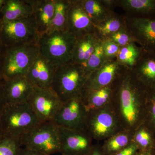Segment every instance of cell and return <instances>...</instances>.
I'll return each mask as SVG.
<instances>
[{
	"label": "cell",
	"mask_w": 155,
	"mask_h": 155,
	"mask_svg": "<svg viewBox=\"0 0 155 155\" xmlns=\"http://www.w3.org/2000/svg\"><path fill=\"white\" fill-rule=\"evenodd\" d=\"M111 85V104L123 129L133 132L143 123L148 89L127 68Z\"/></svg>",
	"instance_id": "cell-1"
},
{
	"label": "cell",
	"mask_w": 155,
	"mask_h": 155,
	"mask_svg": "<svg viewBox=\"0 0 155 155\" xmlns=\"http://www.w3.org/2000/svg\"><path fill=\"white\" fill-rule=\"evenodd\" d=\"M40 122L27 102L5 104L1 119L2 137L20 140Z\"/></svg>",
	"instance_id": "cell-2"
},
{
	"label": "cell",
	"mask_w": 155,
	"mask_h": 155,
	"mask_svg": "<svg viewBox=\"0 0 155 155\" xmlns=\"http://www.w3.org/2000/svg\"><path fill=\"white\" fill-rule=\"evenodd\" d=\"M87 78L83 67L68 62L56 67L51 88L64 103L81 95Z\"/></svg>",
	"instance_id": "cell-3"
},
{
	"label": "cell",
	"mask_w": 155,
	"mask_h": 155,
	"mask_svg": "<svg viewBox=\"0 0 155 155\" xmlns=\"http://www.w3.org/2000/svg\"><path fill=\"white\" fill-rule=\"evenodd\" d=\"M76 39L67 30L46 32L39 36L40 54L56 66L70 62Z\"/></svg>",
	"instance_id": "cell-4"
},
{
	"label": "cell",
	"mask_w": 155,
	"mask_h": 155,
	"mask_svg": "<svg viewBox=\"0 0 155 155\" xmlns=\"http://www.w3.org/2000/svg\"><path fill=\"white\" fill-rule=\"evenodd\" d=\"M39 54L38 43L6 48L2 69L3 79L25 76Z\"/></svg>",
	"instance_id": "cell-5"
},
{
	"label": "cell",
	"mask_w": 155,
	"mask_h": 155,
	"mask_svg": "<svg viewBox=\"0 0 155 155\" xmlns=\"http://www.w3.org/2000/svg\"><path fill=\"white\" fill-rule=\"evenodd\" d=\"M26 148L45 155L61 152L59 127L52 121L41 122L20 139Z\"/></svg>",
	"instance_id": "cell-6"
},
{
	"label": "cell",
	"mask_w": 155,
	"mask_h": 155,
	"mask_svg": "<svg viewBox=\"0 0 155 155\" xmlns=\"http://www.w3.org/2000/svg\"><path fill=\"white\" fill-rule=\"evenodd\" d=\"M86 129L94 140L104 141L124 130L111 104L89 111Z\"/></svg>",
	"instance_id": "cell-7"
},
{
	"label": "cell",
	"mask_w": 155,
	"mask_h": 155,
	"mask_svg": "<svg viewBox=\"0 0 155 155\" xmlns=\"http://www.w3.org/2000/svg\"><path fill=\"white\" fill-rule=\"evenodd\" d=\"M0 38L6 48L38 43L39 35L33 15L0 23Z\"/></svg>",
	"instance_id": "cell-8"
},
{
	"label": "cell",
	"mask_w": 155,
	"mask_h": 155,
	"mask_svg": "<svg viewBox=\"0 0 155 155\" xmlns=\"http://www.w3.org/2000/svg\"><path fill=\"white\" fill-rule=\"evenodd\" d=\"M27 102L40 122L52 121L63 104L51 88L35 86Z\"/></svg>",
	"instance_id": "cell-9"
},
{
	"label": "cell",
	"mask_w": 155,
	"mask_h": 155,
	"mask_svg": "<svg viewBox=\"0 0 155 155\" xmlns=\"http://www.w3.org/2000/svg\"><path fill=\"white\" fill-rule=\"evenodd\" d=\"M87 112L80 96L63 103L52 122L58 127L87 130Z\"/></svg>",
	"instance_id": "cell-10"
},
{
	"label": "cell",
	"mask_w": 155,
	"mask_h": 155,
	"mask_svg": "<svg viewBox=\"0 0 155 155\" xmlns=\"http://www.w3.org/2000/svg\"><path fill=\"white\" fill-rule=\"evenodd\" d=\"M61 152L66 155H88L94 144L87 130H76L59 127Z\"/></svg>",
	"instance_id": "cell-11"
},
{
	"label": "cell",
	"mask_w": 155,
	"mask_h": 155,
	"mask_svg": "<svg viewBox=\"0 0 155 155\" xmlns=\"http://www.w3.org/2000/svg\"><path fill=\"white\" fill-rule=\"evenodd\" d=\"M126 29L143 49L155 54V19L126 16Z\"/></svg>",
	"instance_id": "cell-12"
},
{
	"label": "cell",
	"mask_w": 155,
	"mask_h": 155,
	"mask_svg": "<svg viewBox=\"0 0 155 155\" xmlns=\"http://www.w3.org/2000/svg\"><path fill=\"white\" fill-rule=\"evenodd\" d=\"M125 68L116 58L106 59L99 68L89 75L82 92L97 90L111 85Z\"/></svg>",
	"instance_id": "cell-13"
},
{
	"label": "cell",
	"mask_w": 155,
	"mask_h": 155,
	"mask_svg": "<svg viewBox=\"0 0 155 155\" xmlns=\"http://www.w3.org/2000/svg\"><path fill=\"white\" fill-rule=\"evenodd\" d=\"M66 30L76 38L94 32V25L84 8L81 0H70Z\"/></svg>",
	"instance_id": "cell-14"
},
{
	"label": "cell",
	"mask_w": 155,
	"mask_h": 155,
	"mask_svg": "<svg viewBox=\"0 0 155 155\" xmlns=\"http://www.w3.org/2000/svg\"><path fill=\"white\" fill-rule=\"evenodd\" d=\"M34 87V85L26 76L3 79L4 96L6 104L27 102Z\"/></svg>",
	"instance_id": "cell-15"
},
{
	"label": "cell",
	"mask_w": 155,
	"mask_h": 155,
	"mask_svg": "<svg viewBox=\"0 0 155 155\" xmlns=\"http://www.w3.org/2000/svg\"><path fill=\"white\" fill-rule=\"evenodd\" d=\"M56 67L40 54L25 76L34 86L43 88H51Z\"/></svg>",
	"instance_id": "cell-16"
},
{
	"label": "cell",
	"mask_w": 155,
	"mask_h": 155,
	"mask_svg": "<svg viewBox=\"0 0 155 155\" xmlns=\"http://www.w3.org/2000/svg\"><path fill=\"white\" fill-rule=\"evenodd\" d=\"M137 78L148 90H155V54L143 49L132 69Z\"/></svg>",
	"instance_id": "cell-17"
},
{
	"label": "cell",
	"mask_w": 155,
	"mask_h": 155,
	"mask_svg": "<svg viewBox=\"0 0 155 155\" xmlns=\"http://www.w3.org/2000/svg\"><path fill=\"white\" fill-rule=\"evenodd\" d=\"M33 10L39 36L46 33L51 25L54 12V0H28Z\"/></svg>",
	"instance_id": "cell-18"
},
{
	"label": "cell",
	"mask_w": 155,
	"mask_h": 155,
	"mask_svg": "<svg viewBox=\"0 0 155 155\" xmlns=\"http://www.w3.org/2000/svg\"><path fill=\"white\" fill-rule=\"evenodd\" d=\"M114 5L127 17L155 19V0H115Z\"/></svg>",
	"instance_id": "cell-19"
},
{
	"label": "cell",
	"mask_w": 155,
	"mask_h": 155,
	"mask_svg": "<svg viewBox=\"0 0 155 155\" xmlns=\"http://www.w3.org/2000/svg\"><path fill=\"white\" fill-rule=\"evenodd\" d=\"M99 40L94 32L77 38L70 62L84 67L93 53Z\"/></svg>",
	"instance_id": "cell-20"
},
{
	"label": "cell",
	"mask_w": 155,
	"mask_h": 155,
	"mask_svg": "<svg viewBox=\"0 0 155 155\" xmlns=\"http://www.w3.org/2000/svg\"><path fill=\"white\" fill-rule=\"evenodd\" d=\"M0 23L11 22L33 15L28 0H6L1 13Z\"/></svg>",
	"instance_id": "cell-21"
},
{
	"label": "cell",
	"mask_w": 155,
	"mask_h": 155,
	"mask_svg": "<svg viewBox=\"0 0 155 155\" xmlns=\"http://www.w3.org/2000/svg\"><path fill=\"white\" fill-rule=\"evenodd\" d=\"M113 95L112 85L89 92H84L81 95L87 112L111 104Z\"/></svg>",
	"instance_id": "cell-22"
},
{
	"label": "cell",
	"mask_w": 155,
	"mask_h": 155,
	"mask_svg": "<svg viewBox=\"0 0 155 155\" xmlns=\"http://www.w3.org/2000/svg\"><path fill=\"white\" fill-rule=\"evenodd\" d=\"M126 29V16L114 13L110 17L94 25V33L97 38L104 41L114 33Z\"/></svg>",
	"instance_id": "cell-23"
},
{
	"label": "cell",
	"mask_w": 155,
	"mask_h": 155,
	"mask_svg": "<svg viewBox=\"0 0 155 155\" xmlns=\"http://www.w3.org/2000/svg\"><path fill=\"white\" fill-rule=\"evenodd\" d=\"M84 8L94 26L114 14L104 0H81Z\"/></svg>",
	"instance_id": "cell-24"
},
{
	"label": "cell",
	"mask_w": 155,
	"mask_h": 155,
	"mask_svg": "<svg viewBox=\"0 0 155 155\" xmlns=\"http://www.w3.org/2000/svg\"><path fill=\"white\" fill-rule=\"evenodd\" d=\"M133 132L121 130L104 141L101 148L104 155H113L125 149L131 143Z\"/></svg>",
	"instance_id": "cell-25"
},
{
	"label": "cell",
	"mask_w": 155,
	"mask_h": 155,
	"mask_svg": "<svg viewBox=\"0 0 155 155\" xmlns=\"http://www.w3.org/2000/svg\"><path fill=\"white\" fill-rule=\"evenodd\" d=\"M142 48L136 43L120 48L116 58L119 64L127 69L132 70L141 55Z\"/></svg>",
	"instance_id": "cell-26"
},
{
	"label": "cell",
	"mask_w": 155,
	"mask_h": 155,
	"mask_svg": "<svg viewBox=\"0 0 155 155\" xmlns=\"http://www.w3.org/2000/svg\"><path fill=\"white\" fill-rule=\"evenodd\" d=\"M131 142L142 151H153L155 146L154 137L143 123L133 131Z\"/></svg>",
	"instance_id": "cell-27"
},
{
	"label": "cell",
	"mask_w": 155,
	"mask_h": 155,
	"mask_svg": "<svg viewBox=\"0 0 155 155\" xmlns=\"http://www.w3.org/2000/svg\"><path fill=\"white\" fill-rule=\"evenodd\" d=\"M70 0H54V12L49 31L66 30Z\"/></svg>",
	"instance_id": "cell-28"
},
{
	"label": "cell",
	"mask_w": 155,
	"mask_h": 155,
	"mask_svg": "<svg viewBox=\"0 0 155 155\" xmlns=\"http://www.w3.org/2000/svg\"><path fill=\"white\" fill-rule=\"evenodd\" d=\"M106 59L103 49L102 41L99 40L93 53L84 67L88 77L92 72L99 68Z\"/></svg>",
	"instance_id": "cell-29"
},
{
	"label": "cell",
	"mask_w": 155,
	"mask_h": 155,
	"mask_svg": "<svg viewBox=\"0 0 155 155\" xmlns=\"http://www.w3.org/2000/svg\"><path fill=\"white\" fill-rule=\"evenodd\" d=\"M143 124L150 130L155 138V90H148Z\"/></svg>",
	"instance_id": "cell-30"
},
{
	"label": "cell",
	"mask_w": 155,
	"mask_h": 155,
	"mask_svg": "<svg viewBox=\"0 0 155 155\" xmlns=\"http://www.w3.org/2000/svg\"><path fill=\"white\" fill-rule=\"evenodd\" d=\"M21 146L19 140L2 137L0 139V155H19Z\"/></svg>",
	"instance_id": "cell-31"
},
{
	"label": "cell",
	"mask_w": 155,
	"mask_h": 155,
	"mask_svg": "<svg viewBox=\"0 0 155 155\" xmlns=\"http://www.w3.org/2000/svg\"><path fill=\"white\" fill-rule=\"evenodd\" d=\"M106 40L113 42L120 47L125 46L132 43H136L135 39L127 29L120 31L114 33L109 37Z\"/></svg>",
	"instance_id": "cell-32"
},
{
	"label": "cell",
	"mask_w": 155,
	"mask_h": 155,
	"mask_svg": "<svg viewBox=\"0 0 155 155\" xmlns=\"http://www.w3.org/2000/svg\"><path fill=\"white\" fill-rule=\"evenodd\" d=\"M103 48L106 59L116 58L120 47L113 42L106 40L102 41Z\"/></svg>",
	"instance_id": "cell-33"
},
{
	"label": "cell",
	"mask_w": 155,
	"mask_h": 155,
	"mask_svg": "<svg viewBox=\"0 0 155 155\" xmlns=\"http://www.w3.org/2000/svg\"><path fill=\"white\" fill-rule=\"evenodd\" d=\"M139 151L137 146L131 142L125 149L113 155H136Z\"/></svg>",
	"instance_id": "cell-34"
},
{
	"label": "cell",
	"mask_w": 155,
	"mask_h": 155,
	"mask_svg": "<svg viewBox=\"0 0 155 155\" xmlns=\"http://www.w3.org/2000/svg\"><path fill=\"white\" fill-rule=\"evenodd\" d=\"M5 104L4 96V90H3V79L0 78V139L2 137L1 124V116L2 113L3 108Z\"/></svg>",
	"instance_id": "cell-35"
},
{
	"label": "cell",
	"mask_w": 155,
	"mask_h": 155,
	"mask_svg": "<svg viewBox=\"0 0 155 155\" xmlns=\"http://www.w3.org/2000/svg\"><path fill=\"white\" fill-rule=\"evenodd\" d=\"M6 49L5 47L3 45L0 38V78H2V69L3 61H4Z\"/></svg>",
	"instance_id": "cell-36"
},
{
	"label": "cell",
	"mask_w": 155,
	"mask_h": 155,
	"mask_svg": "<svg viewBox=\"0 0 155 155\" xmlns=\"http://www.w3.org/2000/svg\"><path fill=\"white\" fill-rule=\"evenodd\" d=\"M88 155H104L102 150L101 145L99 144L94 145L91 151Z\"/></svg>",
	"instance_id": "cell-37"
},
{
	"label": "cell",
	"mask_w": 155,
	"mask_h": 155,
	"mask_svg": "<svg viewBox=\"0 0 155 155\" xmlns=\"http://www.w3.org/2000/svg\"><path fill=\"white\" fill-rule=\"evenodd\" d=\"M19 155H45L38 152L32 150L28 149L25 148L21 149Z\"/></svg>",
	"instance_id": "cell-38"
},
{
	"label": "cell",
	"mask_w": 155,
	"mask_h": 155,
	"mask_svg": "<svg viewBox=\"0 0 155 155\" xmlns=\"http://www.w3.org/2000/svg\"><path fill=\"white\" fill-rule=\"evenodd\" d=\"M136 155H154V154L153 151H139Z\"/></svg>",
	"instance_id": "cell-39"
},
{
	"label": "cell",
	"mask_w": 155,
	"mask_h": 155,
	"mask_svg": "<svg viewBox=\"0 0 155 155\" xmlns=\"http://www.w3.org/2000/svg\"><path fill=\"white\" fill-rule=\"evenodd\" d=\"M5 2L6 0H0V14L2 13Z\"/></svg>",
	"instance_id": "cell-40"
},
{
	"label": "cell",
	"mask_w": 155,
	"mask_h": 155,
	"mask_svg": "<svg viewBox=\"0 0 155 155\" xmlns=\"http://www.w3.org/2000/svg\"><path fill=\"white\" fill-rule=\"evenodd\" d=\"M153 152L154 154V155H155V146L153 150Z\"/></svg>",
	"instance_id": "cell-41"
},
{
	"label": "cell",
	"mask_w": 155,
	"mask_h": 155,
	"mask_svg": "<svg viewBox=\"0 0 155 155\" xmlns=\"http://www.w3.org/2000/svg\"><path fill=\"white\" fill-rule=\"evenodd\" d=\"M62 155H64V154H62Z\"/></svg>",
	"instance_id": "cell-42"
}]
</instances>
